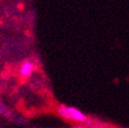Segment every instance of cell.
I'll use <instances>...</instances> for the list:
<instances>
[{
	"instance_id": "6da1fadb",
	"label": "cell",
	"mask_w": 129,
	"mask_h": 128,
	"mask_svg": "<svg viewBox=\"0 0 129 128\" xmlns=\"http://www.w3.org/2000/svg\"><path fill=\"white\" fill-rule=\"evenodd\" d=\"M56 113L60 118L67 120V121H70V122H75V123H79V124H85V123L90 122L89 118L83 112L75 107L60 105L56 110Z\"/></svg>"
},
{
	"instance_id": "7a4b0ae2",
	"label": "cell",
	"mask_w": 129,
	"mask_h": 128,
	"mask_svg": "<svg viewBox=\"0 0 129 128\" xmlns=\"http://www.w3.org/2000/svg\"><path fill=\"white\" fill-rule=\"evenodd\" d=\"M36 66H35V63L33 61H31V60H25L22 65H21V69H20V74L22 77H30L31 74L34 72Z\"/></svg>"
}]
</instances>
